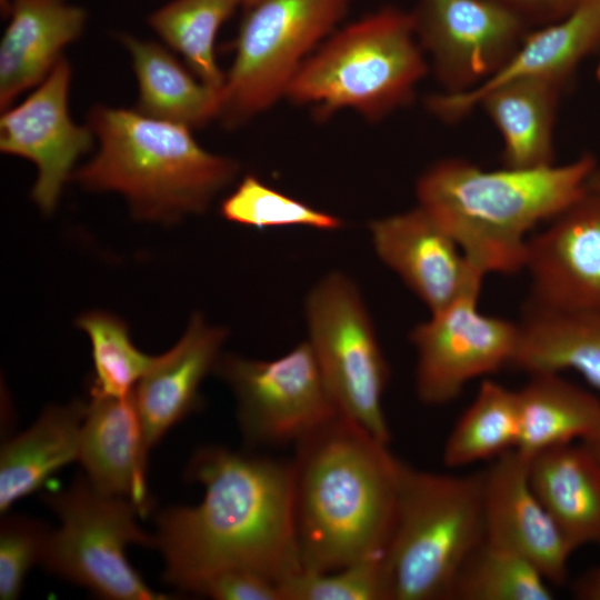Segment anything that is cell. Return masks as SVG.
Masks as SVG:
<instances>
[{
  "instance_id": "1",
  "label": "cell",
  "mask_w": 600,
  "mask_h": 600,
  "mask_svg": "<svg viewBox=\"0 0 600 600\" xmlns=\"http://www.w3.org/2000/svg\"><path fill=\"white\" fill-rule=\"evenodd\" d=\"M187 473L203 486L201 502L156 520L168 583L186 592L210 573L239 569L280 584L302 570L291 461L210 446L192 456Z\"/></svg>"
},
{
  "instance_id": "2",
  "label": "cell",
  "mask_w": 600,
  "mask_h": 600,
  "mask_svg": "<svg viewBox=\"0 0 600 600\" xmlns=\"http://www.w3.org/2000/svg\"><path fill=\"white\" fill-rule=\"evenodd\" d=\"M294 446L293 518L302 570L384 557L400 463L388 443L338 414Z\"/></svg>"
},
{
  "instance_id": "3",
  "label": "cell",
  "mask_w": 600,
  "mask_h": 600,
  "mask_svg": "<svg viewBox=\"0 0 600 600\" xmlns=\"http://www.w3.org/2000/svg\"><path fill=\"white\" fill-rule=\"evenodd\" d=\"M596 169L589 154L563 166L499 170L446 159L426 170L416 193L474 269L513 274L524 268L529 232L582 197Z\"/></svg>"
},
{
  "instance_id": "4",
  "label": "cell",
  "mask_w": 600,
  "mask_h": 600,
  "mask_svg": "<svg viewBox=\"0 0 600 600\" xmlns=\"http://www.w3.org/2000/svg\"><path fill=\"white\" fill-rule=\"evenodd\" d=\"M88 126L99 148L72 177L88 190L122 194L138 219L200 213L238 172L234 160L204 150L191 129L136 109L94 106Z\"/></svg>"
},
{
  "instance_id": "5",
  "label": "cell",
  "mask_w": 600,
  "mask_h": 600,
  "mask_svg": "<svg viewBox=\"0 0 600 600\" xmlns=\"http://www.w3.org/2000/svg\"><path fill=\"white\" fill-rule=\"evenodd\" d=\"M483 540L481 472L444 474L400 461L384 552L391 600L450 599L462 564Z\"/></svg>"
},
{
  "instance_id": "6",
  "label": "cell",
  "mask_w": 600,
  "mask_h": 600,
  "mask_svg": "<svg viewBox=\"0 0 600 600\" xmlns=\"http://www.w3.org/2000/svg\"><path fill=\"white\" fill-rule=\"evenodd\" d=\"M412 13L384 8L330 37L302 63L287 97L320 119L352 109L378 120L410 101L427 73Z\"/></svg>"
},
{
  "instance_id": "7",
  "label": "cell",
  "mask_w": 600,
  "mask_h": 600,
  "mask_svg": "<svg viewBox=\"0 0 600 600\" xmlns=\"http://www.w3.org/2000/svg\"><path fill=\"white\" fill-rule=\"evenodd\" d=\"M60 521L50 532L40 563L50 572L110 600H166L129 563L130 544L156 547L142 530L132 501L104 494L79 476L63 490L43 496Z\"/></svg>"
},
{
  "instance_id": "8",
  "label": "cell",
  "mask_w": 600,
  "mask_h": 600,
  "mask_svg": "<svg viewBox=\"0 0 600 600\" xmlns=\"http://www.w3.org/2000/svg\"><path fill=\"white\" fill-rule=\"evenodd\" d=\"M351 0H260L248 8L220 91L219 117L236 127L287 90L308 54L343 18Z\"/></svg>"
},
{
  "instance_id": "9",
  "label": "cell",
  "mask_w": 600,
  "mask_h": 600,
  "mask_svg": "<svg viewBox=\"0 0 600 600\" xmlns=\"http://www.w3.org/2000/svg\"><path fill=\"white\" fill-rule=\"evenodd\" d=\"M306 313L308 342L339 413L389 444V367L358 287L343 273L327 274L309 292Z\"/></svg>"
},
{
  "instance_id": "10",
  "label": "cell",
  "mask_w": 600,
  "mask_h": 600,
  "mask_svg": "<svg viewBox=\"0 0 600 600\" xmlns=\"http://www.w3.org/2000/svg\"><path fill=\"white\" fill-rule=\"evenodd\" d=\"M213 371L233 392L250 444H296L340 414L308 341L273 360L220 356Z\"/></svg>"
},
{
  "instance_id": "11",
  "label": "cell",
  "mask_w": 600,
  "mask_h": 600,
  "mask_svg": "<svg viewBox=\"0 0 600 600\" xmlns=\"http://www.w3.org/2000/svg\"><path fill=\"white\" fill-rule=\"evenodd\" d=\"M481 284L469 286L410 332L417 352L416 390L426 404L451 402L471 380L512 366L519 323L478 309Z\"/></svg>"
},
{
  "instance_id": "12",
  "label": "cell",
  "mask_w": 600,
  "mask_h": 600,
  "mask_svg": "<svg viewBox=\"0 0 600 600\" xmlns=\"http://www.w3.org/2000/svg\"><path fill=\"white\" fill-rule=\"evenodd\" d=\"M411 13L418 43L447 93L486 82L529 33L522 18L494 0H419Z\"/></svg>"
},
{
  "instance_id": "13",
  "label": "cell",
  "mask_w": 600,
  "mask_h": 600,
  "mask_svg": "<svg viewBox=\"0 0 600 600\" xmlns=\"http://www.w3.org/2000/svg\"><path fill=\"white\" fill-rule=\"evenodd\" d=\"M71 67L63 57L19 104L2 111L0 150L32 161L38 177L31 191L41 211H53L77 160L93 144L91 128L73 122L68 98Z\"/></svg>"
},
{
  "instance_id": "14",
  "label": "cell",
  "mask_w": 600,
  "mask_h": 600,
  "mask_svg": "<svg viewBox=\"0 0 600 600\" xmlns=\"http://www.w3.org/2000/svg\"><path fill=\"white\" fill-rule=\"evenodd\" d=\"M529 303L600 313V193L588 191L529 237Z\"/></svg>"
},
{
  "instance_id": "15",
  "label": "cell",
  "mask_w": 600,
  "mask_h": 600,
  "mask_svg": "<svg viewBox=\"0 0 600 600\" xmlns=\"http://www.w3.org/2000/svg\"><path fill=\"white\" fill-rule=\"evenodd\" d=\"M528 462L514 449L481 472L484 540L529 560L550 583L563 584L573 549L536 494Z\"/></svg>"
},
{
  "instance_id": "16",
  "label": "cell",
  "mask_w": 600,
  "mask_h": 600,
  "mask_svg": "<svg viewBox=\"0 0 600 600\" xmlns=\"http://www.w3.org/2000/svg\"><path fill=\"white\" fill-rule=\"evenodd\" d=\"M378 257L436 312L482 282L458 243L419 206L369 226Z\"/></svg>"
},
{
  "instance_id": "17",
  "label": "cell",
  "mask_w": 600,
  "mask_h": 600,
  "mask_svg": "<svg viewBox=\"0 0 600 600\" xmlns=\"http://www.w3.org/2000/svg\"><path fill=\"white\" fill-rule=\"evenodd\" d=\"M600 46V0H583L560 21L526 36L510 60L479 87L461 93L434 94L427 106L443 121L468 114L478 99L502 83L537 78L564 87L580 62Z\"/></svg>"
},
{
  "instance_id": "18",
  "label": "cell",
  "mask_w": 600,
  "mask_h": 600,
  "mask_svg": "<svg viewBox=\"0 0 600 600\" xmlns=\"http://www.w3.org/2000/svg\"><path fill=\"white\" fill-rule=\"evenodd\" d=\"M148 452L133 390L124 397H91L78 461L94 489L126 498L148 513Z\"/></svg>"
},
{
  "instance_id": "19",
  "label": "cell",
  "mask_w": 600,
  "mask_h": 600,
  "mask_svg": "<svg viewBox=\"0 0 600 600\" xmlns=\"http://www.w3.org/2000/svg\"><path fill=\"white\" fill-rule=\"evenodd\" d=\"M226 337V329L194 314L181 339L137 383L133 393L148 450L200 406V384L214 370Z\"/></svg>"
},
{
  "instance_id": "20",
  "label": "cell",
  "mask_w": 600,
  "mask_h": 600,
  "mask_svg": "<svg viewBox=\"0 0 600 600\" xmlns=\"http://www.w3.org/2000/svg\"><path fill=\"white\" fill-rule=\"evenodd\" d=\"M0 42V107L40 84L82 33L86 11L64 0H10Z\"/></svg>"
},
{
  "instance_id": "21",
  "label": "cell",
  "mask_w": 600,
  "mask_h": 600,
  "mask_svg": "<svg viewBox=\"0 0 600 600\" xmlns=\"http://www.w3.org/2000/svg\"><path fill=\"white\" fill-rule=\"evenodd\" d=\"M530 483L573 551L600 544V461L582 443L528 459Z\"/></svg>"
},
{
  "instance_id": "22",
  "label": "cell",
  "mask_w": 600,
  "mask_h": 600,
  "mask_svg": "<svg viewBox=\"0 0 600 600\" xmlns=\"http://www.w3.org/2000/svg\"><path fill=\"white\" fill-rule=\"evenodd\" d=\"M87 406L74 400L46 409L0 452V511L38 490L54 472L78 461Z\"/></svg>"
},
{
  "instance_id": "23",
  "label": "cell",
  "mask_w": 600,
  "mask_h": 600,
  "mask_svg": "<svg viewBox=\"0 0 600 600\" xmlns=\"http://www.w3.org/2000/svg\"><path fill=\"white\" fill-rule=\"evenodd\" d=\"M512 362L527 373L574 371L600 390V313L527 304Z\"/></svg>"
},
{
  "instance_id": "24",
  "label": "cell",
  "mask_w": 600,
  "mask_h": 600,
  "mask_svg": "<svg viewBox=\"0 0 600 600\" xmlns=\"http://www.w3.org/2000/svg\"><path fill=\"white\" fill-rule=\"evenodd\" d=\"M562 86L524 78L484 92L481 106L503 139L504 167L541 168L552 164L553 126Z\"/></svg>"
},
{
  "instance_id": "25",
  "label": "cell",
  "mask_w": 600,
  "mask_h": 600,
  "mask_svg": "<svg viewBox=\"0 0 600 600\" xmlns=\"http://www.w3.org/2000/svg\"><path fill=\"white\" fill-rule=\"evenodd\" d=\"M517 394L520 438L516 450L527 459L600 431V400L560 373L530 374Z\"/></svg>"
},
{
  "instance_id": "26",
  "label": "cell",
  "mask_w": 600,
  "mask_h": 600,
  "mask_svg": "<svg viewBox=\"0 0 600 600\" xmlns=\"http://www.w3.org/2000/svg\"><path fill=\"white\" fill-rule=\"evenodd\" d=\"M138 82L136 110L150 118L182 124L189 129L219 117L220 90L189 71L160 44L121 34Z\"/></svg>"
},
{
  "instance_id": "27",
  "label": "cell",
  "mask_w": 600,
  "mask_h": 600,
  "mask_svg": "<svg viewBox=\"0 0 600 600\" xmlns=\"http://www.w3.org/2000/svg\"><path fill=\"white\" fill-rule=\"evenodd\" d=\"M519 438L517 390L486 380L449 433L442 460L448 468L493 460L514 450Z\"/></svg>"
},
{
  "instance_id": "28",
  "label": "cell",
  "mask_w": 600,
  "mask_h": 600,
  "mask_svg": "<svg viewBox=\"0 0 600 600\" xmlns=\"http://www.w3.org/2000/svg\"><path fill=\"white\" fill-rule=\"evenodd\" d=\"M239 4L240 0H172L151 13L148 23L200 81L221 91L226 76L216 62L214 41Z\"/></svg>"
},
{
  "instance_id": "29",
  "label": "cell",
  "mask_w": 600,
  "mask_h": 600,
  "mask_svg": "<svg viewBox=\"0 0 600 600\" xmlns=\"http://www.w3.org/2000/svg\"><path fill=\"white\" fill-rule=\"evenodd\" d=\"M549 583L529 560L483 540L462 564L450 600H551Z\"/></svg>"
},
{
  "instance_id": "30",
  "label": "cell",
  "mask_w": 600,
  "mask_h": 600,
  "mask_svg": "<svg viewBox=\"0 0 600 600\" xmlns=\"http://www.w3.org/2000/svg\"><path fill=\"white\" fill-rule=\"evenodd\" d=\"M92 347L94 377L91 397H124L154 366L158 356L139 351L130 340L126 323L119 318L91 311L77 320Z\"/></svg>"
},
{
  "instance_id": "31",
  "label": "cell",
  "mask_w": 600,
  "mask_h": 600,
  "mask_svg": "<svg viewBox=\"0 0 600 600\" xmlns=\"http://www.w3.org/2000/svg\"><path fill=\"white\" fill-rule=\"evenodd\" d=\"M221 214L229 221L257 229L308 227L337 230L342 220L330 213L268 187L248 174L221 203Z\"/></svg>"
},
{
  "instance_id": "32",
  "label": "cell",
  "mask_w": 600,
  "mask_h": 600,
  "mask_svg": "<svg viewBox=\"0 0 600 600\" xmlns=\"http://www.w3.org/2000/svg\"><path fill=\"white\" fill-rule=\"evenodd\" d=\"M279 586L282 600H391L384 557L330 571L301 570Z\"/></svg>"
},
{
  "instance_id": "33",
  "label": "cell",
  "mask_w": 600,
  "mask_h": 600,
  "mask_svg": "<svg viewBox=\"0 0 600 600\" xmlns=\"http://www.w3.org/2000/svg\"><path fill=\"white\" fill-rule=\"evenodd\" d=\"M51 530L33 518L11 514L0 526V599L14 600L27 572L40 563Z\"/></svg>"
},
{
  "instance_id": "34",
  "label": "cell",
  "mask_w": 600,
  "mask_h": 600,
  "mask_svg": "<svg viewBox=\"0 0 600 600\" xmlns=\"http://www.w3.org/2000/svg\"><path fill=\"white\" fill-rule=\"evenodd\" d=\"M186 592L217 600H282L278 582L239 569L210 573L192 583Z\"/></svg>"
},
{
  "instance_id": "35",
  "label": "cell",
  "mask_w": 600,
  "mask_h": 600,
  "mask_svg": "<svg viewBox=\"0 0 600 600\" xmlns=\"http://www.w3.org/2000/svg\"><path fill=\"white\" fill-rule=\"evenodd\" d=\"M507 7L529 26H547L562 20L574 11L583 0H494Z\"/></svg>"
},
{
  "instance_id": "36",
  "label": "cell",
  "mask_w": 600,
  "mask_h": 600,
  "mask_svg": "<svg viewBox=\"0 0 600 600\" xmlns=\"http://www.w3.org/2000/svg\"><path fill=\"white\" fill-rule=\"evenodd\" d=\"M573 591L578 599L600 600V566L580 578Z\"/></svg>"
},
{
  "instance_id": "37",
  "label": "cell",
  "mask_w": 600,
  "mask_h": 600,
  "mask_svg": "<svg viewBox=\"0 0 600 600\" xmlns=\"http://www.w3.org/2000/svg\"><path fill=\"white\" fill-rule=\"evenodd\" d=\"M600 461V431L590 438L581 441Z\"/></svg>"
},
{
  "instance_id": "38",
  "label": "cell",
  "mask_w": 600,
  "mask_h": 600,
  "mask_svg": "<svg viewBox=\"0 0 600 600\" xmlns=\"http://www.w3.org/2000/svg\"><path fill=\"white\" fill-rule=\"evenodd\" d=\"M588 189L600 193V169L597 168L591 174L588 182Z\"/></svg>"
},
{
  "instance_id": "39",
  "label": "cell",
  "mask_w": 600,
  "mask_h": 600,
  "mask_svg": "<svg viewBox=\"0 0 600 600\" xmlns=\"http://www.w3.org/2000/svg\"><path fill=\"white\" fill-rule=\"evenodd\" d=\"M0 7L1 12L4 14V17H7L9 12L10 0H0Z\"/></svg>"
},
{
  "instance_id": "40",
  "label": "cell",
  "mask_w": 600,
  "mask_h": 600,
  "mask_svg": "<svg viewBox=\"0 0 600 600\" xmlns=\"http://www.w3.org/2000/svg\"><path fill=\"white\" fill-rule=\"evenodd\" d=\"M260 0H240L241 4L246 6L247 8H250L251 6L256 4Z\"/></svg>"
},
{
  "instance_id": "41",
  "label": "cell",
  "mask_w": 600,
  "mask_h": 600,
  "mask_svg": "<svg viewBox=\"0 0 600 600\" xmlns=\"http://www.w3.org/2000/svg\"><path fill=\"white\" fill-rule=\"evenodd\" d=\"M597 78L600 81V62H599L598 68H597Z\"/></svg>"
}]
</instances>
